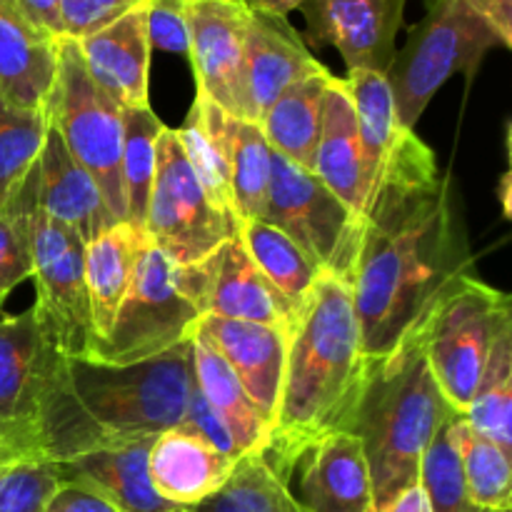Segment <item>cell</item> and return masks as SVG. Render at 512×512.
I'll return each mask as SVG.
<instances>
[{"label":"cell","instance_id":"obj_1","mask_svg":"<svg viewBox=\"0 0 512 512\" xmlns=\"http://www.w3.org/2000/svg\"><path fill=\"white\" fill-rule=\"evenodd\" d=\"M473 270L453 183L410 130L390 153L363 210V235L348 285L360 348L368 360L393 353L433 300Z\"/></svg>","mask_w":512,"mask_h":512},{"label":"cell","instance_id":"obj_2","mask_svg":"<svg viewBox=\"0 0 512 512\" xmlns=\"http://www.w3.org/2000/svg\"><path fill=\"white\" fill-rule=\"evenodd\" d=\"M190 340L140 363L70 358L45 398L33 458L65 463L110 445L158 438L185 418Z\"/></svg>","mask_w":512,"mask_h":512},{"label":"cell","instance_id":"obj_3","mask_svg":"<svg viewBox=\"0 0 512 512\" xmlns=\"http://www.w3.org/2000/svg\"><path fill=\"white\" fill-rule=\"evenodd\" d=\"M368 370L350 285L323 273L290 330L278 410L260 450L283 483L305 445L348 433Z\"/></svg>","mask_w":512,"mask_h":512},{"label":"cell","instance_id":"obj_4","mask_svg":"<svg viewBox=\"0 0 512 512\" xmlns=\"http://www.w3.org/2000/svg\"><path fill=\"white\" fill-rule=\"evenodd\" d=\"M453 415L413 330L393 353L370 360L348 433L363 445L375 510L418 483L423 450Z\"/></svg>","mask_w":512,"mask_h":512},{"label":"cell","instance_id":"obj_5","mask_svg":"<svg viewBox=\"0 0 512 512\" xmlns=\"http://www.w3.org/2000/svg\"><path fill=\"white\" fill-rule=\"evenodd\" d=\"M508 328L510 295L475 278L473 270L455 278L413 328L440 393L458 413L468 410L490 350Z\"/></svg>","mask_w":512,"mask_h":512},{"label":"cell","instance_id":"obj_6","mask_svg":"<svg viewBox=\"0 0 512 512\" xmlns=\"http://www.w3.org/2000/svg\"><path fill=\"white\" fill-rule=\"evenodd\" d=\"M490 48H503V43L468 0L428 5L385 73L400 123L415 130L435 93L458 73L473 78Z\"/></svg>","mask_w":512,"mask_h":512},{"label":"cell","instance_id":"obj_7","mask_svg":"<svg viewBox=\"0 0 512 512\" xmlns=\"http://www.w3.org/2000/svg\"><path fill=\"white\" fill-rule=\"evenodd\" d=\"M48 123L75 160L93 175L115 223H125L123 108L90 78L78 40L58 38V68L45 103Z\"/></svg>","mask_w":512,"mask_h":512},{"label":"cell","instance_id":"obj_8","mask_svg":"<svg viewBox=\"0 0 512 512\" xmlns=\"http://www.w3.org/2000/svg\"><path fill=\"white\" fill-rule=\"evenodd\" d=\"M200 318L203 313L180 285L178 263L145 235L108 338L95 345L88 358L113 365L155 358L193 338Z\"/></svg>","mask_w":512,"mask_h":512},{"label":"cell","instance_id":"obj_9","mask_svg":"<svg viewBox=\"0 0 512 512\" xmlns=\"http://www.w3.org/2000/svg\"><path fill=\"white\" fill-rule=\"evenodd\" d=\"M258 220L288 235L323 273L348 283L358 258L363 215L350 210L310 170L275 150Z\"/></svg>","mask_w":512,"mask_h":512},{"label":"cell","instance_id":"obj_10","mask_svg":"<svg viewBox=\"0 0 512 512\" xmlns=\"http://www.w3.org/2000/svg\"><path fill=\"white\" fill-rule=\"evenodd\" d=\"M143 230L178 265L200 263L238 235V220L208 198L173 128H163L158 138V163Z\"/></svg>","mask_w":512,"mask_h":512},{"label":"cell","instance_id":"obj_11","mask_svg":"<svg viewBox=\"0 0 512 512\" xmlns=\"http://www.w3.org/2000/svg\"><path fill=\"white\" fill-rule=\"evenodd\" d=\"M68 360L33 308L0 318V460L33 458L40 410Z\"/></svg>","mask_w":512,"mask_h":512},{"label":"cell","instance_id":"obj_12","mask_svg":"<svg viewBox=\"0 0 512 512\" xmlns=\"http://www.w3.org/2000/svg\"><path fill=\"white\" fill-rule=\"evenodd\" d=\"M30 250L38 293L33 310L40 328L63 355L88 358L95 338L85 288V243L35 205Z\"/></svg>","mask_w":512,"mask_h":512},{"label":"cell","instance_id":"obj_13","mask_svg":"<svg viewBox=\"0 0 512 512\" xmlns=\"http://www.w3.org/2000/svg\"><path fill=\"white\" fill-rule=\"evenodd\" d=\"M178 278L203 315L268 325L288 335L293 330V310L263 278L238 235L200 263L178 265Z\"/></svg>","mask_w":512,"mask_h":512},{"label":"cell","instance_id":"obj_14","mask_svg":"<svg viewBox=\"0 0 512 512\" xmlns=\"http://www.w3.org/2000/svg\"><path fill=\"white\" fill-rule=\"evenodd\" d=\"M408 0H303L300 10L315 48L333 45L348 70L388 73Z\"/></svg>","mask_w":512,"mask_h":512},{"label":"cell","instance_id":"obj_15","mask_svg":"<svg viewBox=\"0 0 512 512\" xmlns=\"http://www.w3.org/2000/svg\"><path fill=\"white\" fill-rule=\"evenodd\" d=\"M320 68L325 65L313 58L288 20L250 10L235 118L260 125L285 88Z\"/></svg>","mask_w":512,"mask_h":512},{"label":"cell","instance_id":"obj_16","mask_svg":"<svg viewBox=\"0 0 512 512\" xmlns=\"http://www.w3.org/2000/svg\"><path fill=\"white\" fill-rule=\"evenodd\" d=\"M303 512H373V485L360 440L330 433L305 445L285 473Z\"/></svg>","mask_w":512,"mask_h":512},{"label":"cell","instance_id":"obj_17","mask_svg":"<svg viewBox=\"0 0 512 512\" xmlns=\"http://www.w3.org/2000/svg\"><path fill=\"white\" fill-rule=\"evenodd\" d=\"M250 10L240 0H188V60L205 95L235 115Z\"/></svg>","mask_w":512,"mask_h":512},{"label":"cell","instance_id":"obj_18","mask_svg":"<svg viewBox=\"0 0 512 512\" xmlns=\"http://www.w3.org/2000/svg\"><path fill=\"white\" fill-rule=\"evenodd\" d=\"M198 333L223 355L255 410L268 420V425L273 423L283 388L290 335L268 325L215 315L200 318Z\"/></svg>","mask_w":512,"mask_h":512},{"label":"cell","instance_id":"obj_19","mask_svg":"<svg viewBox=\"0 0 512 512\" xmlns=\"http://www.w3.org/2000/svg\"><path fill=\"white\" fill-rule=\"evenodd\" d=\"M145 3V0H143ZM135 5L98 33L78 40L90 78L120 108H150L148 70L150 43L145 5Z\"/></svg>","mask_w":512,"mask_h":512},{"label":"cell","instance_id":"obj_20","mask_svg":"<svg viewBox=\"0 0 512 512\" xmlns=\"http://www.w3.org/2000/svg\"><path fill=\"white\" fill-rule=\"evenodd\" d=\"M35 190L38 208L48 218L73 230L85 245L115 225L98 183L70 155L53 125H48V135L35 165Z\"/></svg>","mask_w":512,"mask_h":512},{"label":"cell","instance_id":"obj_21","mask_svg":"<svg viewBox=\"0 0 512 512\" xmlns=\"http://www.w3.org/2000/svg\"><path fill=\"white\" fill-rule=\"evenodd\" d=\"M238 460L220 453L183 423L153 440L148 453V475L153 490L180 510H193L218 493Z\"/></svg>","mask_w":512,"mask_h":512},{"label":"cell","instance_id":"obj_22","mask_svg":"<svg viewBox=\"0 0 512 512\" xmlns=\"http://www.w3.org/2000/svg\"><path fill=\"white\" fill-rule=\"evenodd\" d=\"M58 68V38L28 18L18 0H0V98L45 108Z\"/></svg>","mask_w":512,"mask_h":512},{"label":"cell","instance_id":"obj_23","mask_svg":"<svg viewBox=\"0 0 512 512\" xmlns=\"http://www.w3.org/2000/svg\"><path fill=\"white\" fill-rule=\"evenodd\" d=\"M155 438L110 445L58 465L63 483L80 485L108 500L120 512H178L153 490L148 475V453Z\"/></svg>","mask_w":512,"mask_h":512},{"label":"cell","instance_id":"obj_24","mask_svg":"<svg viewBox=\"0 0 512 512\" xmlns=\"http://www.w3.org/2000/svg\"><path fill=\"white\" fill-rule=\"evenodd\" d=\"M310 173L330 193L338 195L350 210L363 215L365 203H368V185H365L363 175V155H360L353 103H350L343 78H333L325 90L320 133Z\"/></svg>","mask_w":512,"mask_h":512},{"label":"cell","instance_id":"obj_25","mask_svg":"<svg viewBox=\"0 0 512 512\" xmlns=\"http://www.w3.org/2000/svg\"><path fill=\"white\" fill-rule=\"evenodd\" d=\"M190 378L205 403L218 413L240 455L260 453L270 438V425L255 410L223 355L195 330L190 338Z\"/></svg>","mask_w":512,"mask_h":512},{"label":"cell","instance_id":"obj_26","mask_svg":"<svg viewBox=\"0 0 512 512\" xmlns=\"http://www.w3.org/2000/svg\"><path fill=\"white\" fill-rule=\"evenodd\" d=\"M143 240L145 230L133 228L130 223H115L85 245V288L93 323V348L108 338L110 325L128 293Z\"/></svg>","mask_w":512,"mask_h":512},{"label":"cell","instance_id":"obj_27","mask_svg":"<svg viewBox=\"0 0 512 512\" xmlns=\"http://www.w3.org/2000/svg\"><path fill=\"white\" fill-rule=\"evenodd\" d=\"M343 83L353 103L360 155H363V175L370 195V188L378 180L385 160L410 133V128L400 123L388 75L378 70L355 68L348 70V78H343Z\"/></svg>","mask_w":512,"mask_h":512},{"label":"cell","instance_id":"obj_28","mask_svg":"<svg viewBox=\"0 0 512 512\" xmlns=\"http://www.w3.org/2000/svg\"><path fill=\"white\" fill-rule=\"evenodd\" d=\"M333 78L335 75L328 68H320L318 73L295 80L290 88L283 90L260 123L270 150L305 170L313 168L323 98Z\"/></svg>","mask_w":512,"mask_h":512},{"label":"cell","instance_id":"obj_29","mask_svg":"<svg viewBox=\"0 0 512 512\" xmlns=\"http://www.w3.org/2000/svg\"><path fill=\"white\" fill-rule=\"evenodd\" d=\"M228 118V110H223L205 95H198L188 118L175 130V135H178L180 148L208 198L225 215L238 220L228 165Z\"/></svg>","mask_w":512,"mask_h":512},{"label":"cell","instance_id":"obj_30","mask_svg":"<svg viewBox=\"0 0 512 512\" xmlns=\"http://www.w3.org/2000/svg\"><path fill=\"white\" fill-rule=\"evenodd\" d=\"M238 238L263 278L283 295L288 308L298 318L323 270L288 235L265 220H243L238 225Z\"/></svg>","mask_w":512,"mask_h":512},{"label":"cell","instance_id":"obj_31","mask_svg":"<svg viewBox=\"0 0 512 512\" xmlns=\"http://www.w3.org/2000/svg\"><path fill=\"white\" fill-rule=\"evenodd\" d=\"M163 128V120L153 113V108L123 110L120 175H123L125 193V223L138 230L145 228L150 185H153L155 163H158V138Z\"/></svg>","mask_w":512,"mask_h":512},{"label":"cell","instance_id":"obj_32","mask_svg":"<svg viewBox=\"0 0 512 512\" xmlns=\"http://www.w3.org/2000/svg\"><path fill=\"white\" fill-rule=\"evenodd\" d=\"M463 418L475 433L512 455V328L495 340Z\"/></svg>","mask_w":512,"mask_h":512},{"label":"cell","instance_id":"obj_33","mask_svg":"<svg viewBox=\"0 0 512 512\" xmlns=\"http://www.w3.org/2000/svg\"><path fill=\"white\" fill-rule=\"evenodd\" d=\"M48 125L45 108H18L0 98V210L33 173Z\"/></svg>","mask_w":512,"mask_h":512},{"label":"cell","instance_id":"obj_34","mask_svg":"<svg viewBox=\"0 0 512 512\" xmlns=\"http://www.w3.org/2000/svg\"><path fill=\"white\" fill-rule=\"evenodd\" d=\"M193 512H303V508L263 455L248 453L235 463L223 488Z\"/></svg>","mask_w":512,"mask_h":512},{"label":"cell","instance_id":"obj_35","mask_svg":"<svg viewBox=\"0 0 512 512\" xmlns=\"http://www.w3.org/2000/svg\"><path fill=\"white\" fill-rule=\"evenodd\" d=\"M270 150L263 128L250 120L228 118V165L238 223L260 218L270 180Z\"/></svg>","mask_w":512,"mask_h":512},{"label":"cell","instance_id":"obj_36","mask_svg":"<svg viewBox=\"0 0 512 512\" xmlns=\"http://www.w3.org/2000/svg\"><path fill=\"white\" fill-rule=\"evenodd\" d=\"M455 443L475 508L483 512L512 510V455L503 453L498 445L475 433L463 415L455 420Z\"/></svg>","mask_w":512,"mask_h":512},{"label":"cell","instance_id":"obj_37","mask_svg":"<svg viewBox=\"0 0 512 512\" xmlns=\"http://www.w3.org/2000/svg\"><path fill=\"white\" fill-rule=\"evenodd\" d=\"M458 418L460 413L453 415L433 435L420 458L418 485L423 488L433 512H483L475 508L468 495V485H465L460 450L455 443V420Z\"/></svg>","mask_w":512,"mask_h":512},{"label":"cell","instance_id":"obj_38","mask_svg":"<svg viewBox=\"0 0 512 512\" xmlns=\"http://www.w3.org/2000/svg\"><path fill=\"white\" fill-rule=\"evenodd\" d=\"M35 205H38V190H35L33 168L20 193L0 210V310H3L5 298L23 280L33 278L30 223H33Z\"/></svg>","mask_w":512,"mask_h":512},{"label":"cell","instance_id":"obj_39","mask_svg":"<svg viewBox=\"0 0 512 512\" xmlns=\"http://www.w3.org/2000/svg\"><path fill=\"white\" fill-rule=\"evenodd\" d=\"M60 485L58 465L50 460H0V512H48Z\"/></svg>","mask_w":512,"mask_h":512},{"label":"cell","instance_id":"obj_40","mask_svg":"<svg viewBox=\"0 0 512 512\" xmlns=\"http://www.w3.org/2000/svg\"><path fill=\"white\" fill-rule=\"evenodd\" d=\"M143 5L150 50L188 58V0H145Z\"/></svg>","mask_w":512,"mask_h":512},{"label":"cell","instance_id":"obj_41","mask_svg":"<svg viewBox=\"0 0 512 512\" xmlns=\"http://www.w3.org/2000/svg\"><path fill=\"white\" fill-rule=\"evenodd\" d=\"M143 0H60V28L65 38L80 40L98 33Z\"/></svg>","mask_w":512,"mask_h":512},{"label":"cell","instance_id":"obj_42","mask_svg":"<svg viewBox=\"0 0 512 512\" xmlns=\"http://www.w3.org/2000/svg\"><path fill=\"white\" fill-rule=\"evenodd\" d=\"M183 425L185 428L193 430V433H198L203 440H208L210 445H215V448H218L220 453L228 455V458H233V460L243 458V455L238 453V448H235V443H233V438H230L225 423L218 418V413H215V410L205 403V398L198 393V388H195V385H190Z\"/></svg>","mask_w":512,"mask_h":512},{"label":"cell","instance_id":"obj_43","mask_svg":"<svg viewBox=\"0 0 512 512\" xmlns=\"http://www.w3.org/2000/svg\"><path fill=\"white\" fill-rule=\"evenodd\" d=\"M48 512H120L115 505H110L108 500L95 495L93 490H85L80 485L63 483L55 493V498L50 500Z\"/></svg>","mask_w":512,"mask_h":512},{"label":"cell","instance_id":"obj_44","mask_svg":"<svg viewBox=\"0 0 512 512\" xmlns=\"http://www.w3.org/2000/svg\"><path fill=\"white\" fill-rule=\"evenodd\" d=\"M475 13L490 25L503 48L512 45V0H468Z\"/></svg>","mask_w":512,"mask_h":512},{"label":"cell","instance_id":"obj_45","mask_svg":"<svg viewBox=\"0 0 512 512\" xmlns=\"http://www.w3.org/2000/svg\"><path fill=\"white\" fill-rule=\"evenodd\" d=\"M20 8L28 13V18L35 25L50 33L53 38H63V28H60V0H18Z\"/></svg>","mask_w":512,"mask_h":512},{"label":"cell","instance_id":"obj_46","mask_svg":"<svg viewBox=\"0 0 512 512\" xmlns=\"http://www.w3.org/2000/svg\"><path fill=\"white\" fill-rule=\"evenodd\" d=\"M375 512H433V508H430L423 488L415 483L410 488H405L398 498H393L388 505H383V508H378Z\"/></svg>","mask_w":512,"mask_h":512},{"label":"cell","instance_id":"obj_47","mask_svg":"<svg viewBox=\"0 0 512 512\" xmlns=\"http://www.w3.org/2000/svg\"><path fill=\"white\" fill-rule=\"evenodd\" d=\"M248 10H255V13L265 15H278V18H285L288 13L298 10L303 5V0H240Z\"/></svg>","mask_w":512,"mask_h":512},{"label":"cell","instance_id":"obj_48","mask_svg":"<svg viewBox=\"0 0 512 512\" xmlns=\"http://www.w3.org/2000/svg\"><path fill=\"white\" fill-rule=\"evenodd\" d=\"M423 3H425V8H428V5H433L435 0H423Z\"/></svg>","mask_w":512,"mask_h":512},{"label":"cell","instance_id":"obj_49","mask_svg":"<svg viewBox=\"0 0 512 512\" xmlns=\"http://www.w3.org/2000/svg\"><path fill=\"white\" fill-rule=\"evenodd\" d=\"M178 512H193V510H178Z\"/></svg>","mask_w":512,"mask_h":512},{"label":"cell","instance_id":"obj_50","mask_svg":"<svg viewBox=\"0 0 512 512\" xmlns=\"http://www.w3.org/2000/svg\"><path fill=\"white\" fill-rule=\"evenodd\" d=\"M500 512H512V510H500Z\"/></svg>","mask_w":512,"mask_h":512}]
</instances>
